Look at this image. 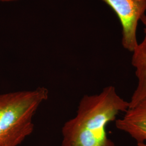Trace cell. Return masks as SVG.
<instances>
[{"label": "cell", "mask_w": 146, "mask_h": 146, "mask_svg": "<svg viewBox=\"0 0 146 146\" xmlns=\"http://www.w3.org/2000/svg\"><path fill=\"white\" fill-rule=\"evenodd\" d=\"M115 87H104L99 94L85 95L76 115L62 127L61 146H116L106 132L108 124L129 109Z\"/></svg>", "instance_id": "6da1fadb"}, {"label": "cell", "mask_w": 146, "mask_h": 146, "mask_svg": "<svg viewBox=\"0 0 146 146\" xmlns=\"http://www.w3.org/2000/svg\"><path fill=\"white\" fill-rule=\"evenodd\" d=\"M15 1V0H0V1H2V2H8V1Z\"/></svg>", "instance_id": "8992f818"}, {"label": "cell", "mask_w": 146, "mask_h": 146, "mask_svg": "<svg viewBox=\"0 0 146 146\" xmlns=\"http://www.w3.org/2000/svg\"><path fill=\"white\" fill-rule=\"evenodd\" d=\"M49 97L46 87L0 94V146H18L34 129L33 119Z\"/></svg>", "instance_id": "7a4b0ae2"}, {"label": "cell", "mask_w": 146, "mask_h": 146, "mask_svg": "<svg viewBox=\"0 0 146 146\" xmlns=\"http://www.w3.org/2000/svg\"><path fill=\"white\" fill-rule=\"evenodd\" d=\"M115 12L122 26V44L133 52L137 46L136 31L139 22L145 15L146 0H102Z\"/></svg>", "instance_id": "3957f363"}, {"label": "cell", "mask_w": 146, "mask_h": 146, "mask_svg": "<svg viewBox=\"0 0 146 146\" xmlns=\"http://www.w3.org/2000/svg\"><path fill=\"white\" fill-rule=\"evenodd\" d=\"M140 21L144 26L145 36L133 52L131 64L135 70L137 84L129 101V108L146 98V15L141 17Z\"/></svg>", "instance_id": "5b68a950"}, {"label": "cell", "mask_w": 146, "mask_h": 146, "mask_svg": "<svg viewBox=\"0 0 146 146\" xmlns=\"http://www.w3.org/2000/svg\"><path fill=\"white\" fill-rule=\"evenodd\" d=\"M115 126L135 141L137 146H146V98L127 110Z\"/></svg>", "instance_id": "277c9868"}]
</instances>
